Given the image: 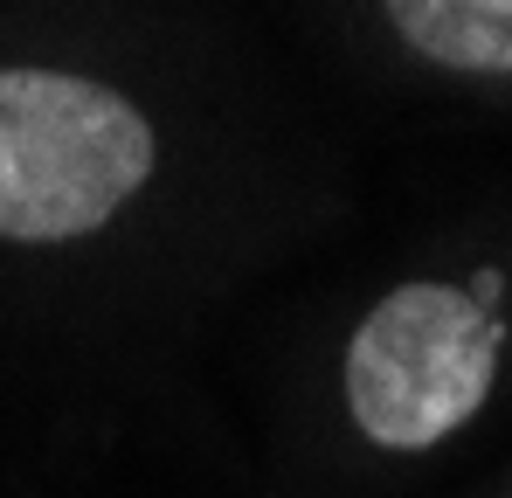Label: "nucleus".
<instances>
[{
	"instance_id": "1",
	"label": "nucleus",
	"mask_w": 512,
	"mask_h": 498,
	"mask_svg": "<svg viewBox=\"0 0 512 498\" xmlns=\"http://www.w3.org/2000/svg\"><path fill=\"white\" fill-rule=\"evenodd\" d=\"M167 125L125 77L0 49V256H77L153 208Z\"/></svg>"
},
{
	"instance_id": "2",
	"label": "nucleus",
	"mask_w": 512,
	"mask_h": 498,
	"mask_svg": "<svg viewBox=\"0 0 512 498\" xmlns=\"http://www.w3.org/2000/svg\"><path fill=\"white\" fill-rule=\"evenodd\" d=\"M512 374L506 270H416L381 284L333 346V409L374 464H429L471 436Z\"/></svg>"
},
{
	"instance_id": "3",
	"label": "nucleus",
	"mask_w": 512,
	"mask_h": 498,
	"mask_svg": "<svg viewBox=\"0 0 512 498\" xmlns=\"http://www.w3.org/2000/svg\"><path fill=\"white\" fill-rule=\"evenodd\" d=\"M360 21L402 77L512 97V0H360Z\"/></svg>"
},
{
	"instance_id": "4",
	"label": "nucleus",
	"mask_w": 512,
	"mask_h": 498,
	"mask_svg": "<svg viewBox=\"0 0 512 498\" xmlns=\"http://www.w3.org/2000/svg\"><path fill=\"white\" fill-rule=\"evenodd\" d=\"M499 498H512V492H499Z\"/></svg>"
}]
</instances>
